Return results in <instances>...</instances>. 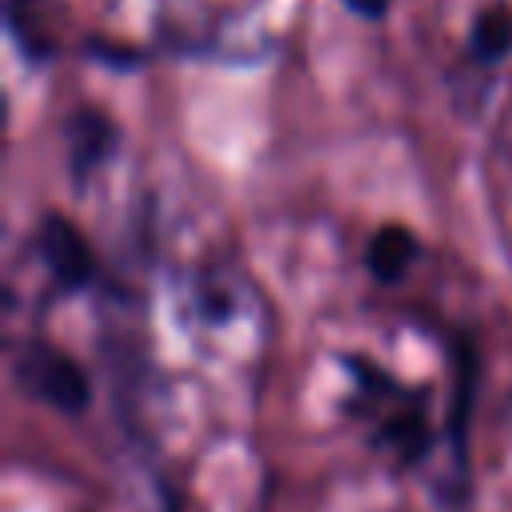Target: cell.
<instances>
[{
	"mask_svg": "<svg viewBox=\"0 0 512 512\" xmlns=\"http://www.w3.org/2000/svg\"><path fill=\"white\" fill-rule=\"evenodd\" d=\"M468 52L480 64H500L512 52V8H488L472 20Z\"/></svg>",
	"mask_w": 512,
	"mask_h": 512,
	"instance_id": "5b68a950",
	"label": "cell"
},
{
	"mask_svg": "<svg viewBox=\"0 0 512 512\" xmlns=\"http://www.w3.org/2000/svg\"><path fill=\"white\" fill-rule=\"evenodd\" d=\"M384 444H392L404 460L424 456V448H428V424H424V416H420L416 408L392 412V416L384 420Z\"/></svg>",
	"mask_w": 512,
	"mask_h": 512,
	"instance_id": "52a82bcc",
	"label": "cell"
},
{
	"mask_svg": "<svg viewBox=\"0 0 512 512\" xmlns=\"http://www.w3.org/2000/svg\"><path fill=\"white\" fill-rule=\"evenodd\" d=\"M12 380L24 396H32V400H40V404H48L64 416L84 412L88 400H92L84 368L68 352H60L56 344H44V340H24L16 348Z\"/></svg>",
	"mask_w": 512,
	"mask_h": 512,
	"instance_id": "6da1fadb",
	"label": "cell"
},
{
	"mask_svg": "<svg viewBox=\"0 0 512 512\" xmlns=\"http://www.w3.org/2000/svg\"><path fill=\"white\" fill-rule=\"evenodd\" d=\"M120 144L116 124L100 108H76L64 120V152H68V172L76 184H84Z\"/></svg>",
	"mask_w": 512,
	"mask_h": 512,
	"instance_id": "3957f363",
	"label": "cell"
},
{
	"mask_svg": "<svg viewBox=\"0 0 512 512\" xmlns=\"http://www.w3.org/2000/svg\"><path fill=\"white\" fill-rule=\"evenodd\" d=\"M352 12H360V16H368V20H376V16H384L388 12V4L392 0H344Z\"/></svg>",
	"mask_w": 512,
	"mask_h": 512,
	"instance_id": "ba28073f",
	"label": "cell"
},
{
	"mask_svg": "<svg viewBox=\"0 0 512 512\" xmlns=\"http://www.w3.org/2000/svg\"><path fill=\"white\" fill-rule=\"evenodd\" d=\"M4 16H8V32L16 36V44L24 48L28 60H48L52 56V36H48L44 20L36 16L32 0H4Z\"/></svg>",
	"mask_w": 512,
	"mask_h": 512,
	"instance_id": "8992f818",
	"label": "cell"
},
{
	"mask_svg": "<svg viewBox=\"0 0 512 512\" xmlns=\"http://www.w3.org/2000/svg\"><path fill=\"white\" fill-rule=\"evenodd\" d=\"M416 252H420V244H416V236H412L408 228L384 224V228L372 236V244H368V268H372V276H376L380 284H396V280L412 268Z\"/></svg>",
	"mask_w": 512,
	"mask_h": 512,
	"instance_id": "277c9868",
	"label": "cell"
},
{
	"mask_svg": "<svg viewBox=\"0 0 512 512\" xmlns=\"http://www.w3.org/2000/svg\"><path fill=\"white\" fill-rule=\"evenodd\" d=\"M36 252L44 260V268L52 272V280L60 288H84L96 272L92 248L84 240V232L68 220V216H44L36 228Z\"/></svg>",
	"mask_w": 512,
	"mask_h": 512,
	"instance_id": "7a4b0ae2",
	"label": "cell"
}]
</instances>
